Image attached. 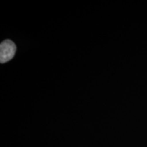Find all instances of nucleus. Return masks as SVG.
I'll return each mask as SVG.
<instances>
[{
    "instance_id": "1",
    "label": "nucleus",
    "mask_w": 147,
    "mask_h": 147,
    "mask_svg": "<svg viewBox=\"0 0 147 147\" xmlns=\"http://www.w3.org/2000/svg\"><path fill=\"white\" fill-rule=\"evenodd\" d=\"M16 47L12 40H5L0 45V63H4L12 59L15 55Z\"/></svg>"
}]
</instances>
